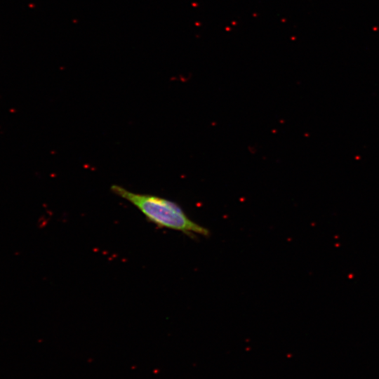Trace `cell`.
<instances>
[{
    "label": "cell",
    "mask_w": 379,
    "mask_h": 379,
    "mask_svg": "<svg viewBox=\"0 0 379 379\" xmlns=\"http://www.w3.org/2000/svg\"><path fill=\"white\" fill-rule=\"evenodd\" d=\"M113 193L135 206L148 221L159 227L181 232L190 237L196 234L208 236V229L192 220L176 203L150 194L131 192L114 185Z\"/></svg>",
    "instance_id": "6da1fadb"
}]
</instances>
